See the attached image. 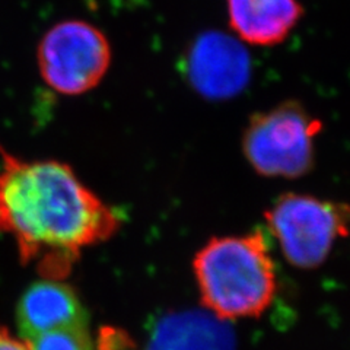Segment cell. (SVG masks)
Returning <instances> with one entry per match:
<instances>
[{"label":"cell","instance_id":"obj_1","mask_svg":"<svg viewBox=\"0 0 350 350\" xmlns=\"http://www.w3.org/2000/svg\"><path fill=\"white\" fill-rule=\"evenodd\" d=\"M0 234L12 237L22 265L62 280L86 248L122 226L118 213L57 161H25L2 150Z\"/></svg>","mask_w":350,"mask_h":350},{"label":"cell","instance_id":"obj_2","mask_svg":"<svg viewBox=\"0 0 350 350\" xmlns=\"http://www.w3.org/2000/svg\"><path fill=\"white\" fill-rule=\"evenodd\" d=\"M202 302L219 320L253 319L276 295V267L261 231L213 238L193 261Z\"/></svg>","mask_w":350,"mask_h":350},{"label":"cell","instance_id":"obj_3","mask_svg":"<svg viewBox=\"0 0 350 350\" xmlns=\"http://www.w3.org/2000/svg\"><path fill=\"white\" fill-rule=\"evenodd\" d=\"M321 127L302 105H278L251 118L243 140L244 155L265 177H301L314 165V140Z\"/></svg>","mask_w":350,"mask_h":350},{"label":"cell","instance_id":"obj_4","mask_svg":"<svg viewBox=\"0 0 350 350\" xmlns=\"http://www.w3.org/2000/svg\"><path fill=\"white\" fill-rule=\"evenodd\" d=\"M266 219L284 258L298 269H315L347 235L349 209L311 196L286 194L271 206Z\"/></svg>","mask_w":350,"mask_h":350},{"label":"cell","instance_id":"obj_5","mask_svg":"<svg viewBox=\"0 0 350 350\" xmlns=\"http://www.w3.org/2000/svg\"><path fill=\"white\" fill-rule=\"evenodd\" d=\"M37 60L42 79L54 91L82 95L103 81L111 63V46L100 28L69 19L44 34Z\"/></svg>","mask_w":350,"mask_h":350},{"label":"cell","instance_id":"obj_6","mask_svg":"<svg viewBox=\"0 0 350 350\" xmlns=\"http://www.w3.org/2000/svg\"><path fill=\"white\" fill-rule=\"evenodd\" d=\"M187 73L191 85L202 95L215 100L232 96L248 82V53L231 36L206 32L190 49Z\"/></svg>","mask_w":350,"mask_h":350},{"label":"cell","instance_id":"obj_7","mask_svg":"<svg viewBox=\"0 0 350 350\" xmlns=\"http://www.w3.org/2000/svg\"><path fill=\"white\" fill-rule=\"evenodd\" d=\"M19 338L29 342L44 333L88 327V314L76 292L62 280L32 283L16 306Z\"/></svg>","mask_w":350,"mask_h":350},{"label":"cell","instance_id":"obj_8","mask_svg":"<svg viewBox=\"0 0 350 350\" xmlns=\"http://www.w3.org/2000/svg\"><path fill=\"white\" fill-rule=\"evenodd\" d=\"M229 27L251 46H278L302 18L299 0H226Z\"/></svg>","mask_w":350,"mask_h":350},{"label":"cell","instance_id":"obj_9","mask_svg":"<svg viewBox=\"0 0 350 350\" xmlns=\"http://www.w3.org/2000/svg\"><path fill=\"white\" fill-rule=\"evenodd\" d=\"M148 350H232V334L215 315L178 314L157 325Z\"/></svg>","mask_w":350,"mask_h":350},{"label":"cell","instance_id":"obj_10","mask_svg":"<svg viewBox=\"0 0 350 350\" xmlns=\"http://www.w3.org/2000/svg\"><path fill=\"white\" fill-rule=\"evenodd\" d=\"M28 350H94L90 327H75L44 333L29 342Z\"/></svg>","mask_w":350,"mask_h":350},{"label":"cell","instance_id":"obj_11","mask_svg":"<svg viewBox=\"0 0 350 350\" xmlns=\"http://www.w3.org/2000/svg\"><path fill=\"white\" fill-rule=\"evenodd\" d=\"M0 350H28V346L22 338L14 337L8 328L0 325Z\"/></svg>","mask_w":350,"mask_h":350}]
</instances>
